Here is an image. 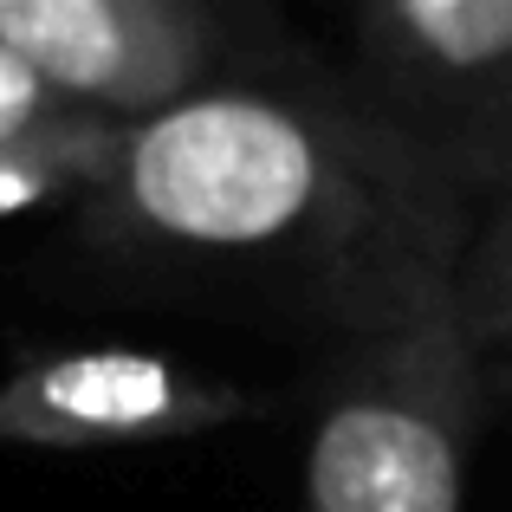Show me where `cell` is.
I'll use <instances>...</instances> for the list:
<instances>
[{
  "label": "cell",
  "mask_w": 512,
  "mask_h": 512,
  "mask_svg": "<svg viewBox=\"0 0 512 512\" xmlns=\"http://www.w3.org/2000/svg\"><path fill=\"white\" fill-rule=\"evenodd\" d=\"M247 389L201 376L169 350L91 344L33 357L0 383V448L85 454V448H150L234 428L247 415Z\"/></svg>",
  "instance_id": "3"
},
{
  "label": "cell",
  "mask_w": 512,
  "mask_h": 512,
  "mask_svg": "<svg viewBox=\"0 0 512 512\" xmlns=\"http://www.w3.org/2000/svg\"><path fill=\"white\" fill-rule=\"evenodd\" d=\"M0 39L124 124L188 98L208 52L195 0H0Z\"/></svg>",
  "instance_id": "4"
},
{
  "label": "cell",
  "mask_w": 512,
  "mask_h": 512,
  "mask_svg": "<svg viewBox=\"0 0 512 512\" xmlns=\"http://www.w3.org/2000/svg\"><path fill=\"white\" fill-rule=\"evenodd\" d=\"M124 117L91 111L65 85H52L26 52L0 39V150H85V156H117Z\"/></svg>",
  "instance_id": "6"
},
{
  "label": "cell",
  "mask_w": 512,
  "mask_h": 512,
  "mask_svg": "<svg viewBox=\"0 0 512 512\" xmlns=\"http://www.w3.org/2000/svg\"><path fill=\"white\" fill-rule=\"evenodd\" d=\"M117 227L182 253H273L331 234L357 201V163L325 117L266 91H188L124 124L98 188Z\"/></svg>",
  "instance_id": "1"
},
{
  "label": "cell",
  "mask_w": 512,
  "mask_h": 512,
  "mask_svg": "<svg viewBox=\"0 0 512 512\" xmlns=\"http://www.w3.org/2000/svg\"><path fill=\"white\" fill-rule=\"evenodd\" d=\"M117 156L85 150H0V221H20L65 195H98Z\"/></svg>",
  "instance_id": "7"
},
{
  "label": "cell",
  "mask_w": 512,
  "mask_h": 512,
  "mask_svg": "<svg viewBox=\"0 0 512 512\" xmlns=\"http://www.w3.org/2000/svg\"><path fill=\"white\" fill-rule=\"evenodd\" d=\"M376 46L415 78L487 85L512 72V0H376Z\"/></svg>",
  "instance_id": "5"
},
{
  "label": "cell",
  "mask_w": 512,
  "mask_h": 512,
  "mask_svg": "<svg viewBox=\"0 0 512 512\" xmlns=\"http://www.w3.org/2000/svg\"><path fill=\"white\" fill-rule=\"evenodd\" d=\"M474 415L467 318L422 292L331 389L305 441V512H461Z\"/></svg>",
  "instance_id": "2"
}]
</instances>
